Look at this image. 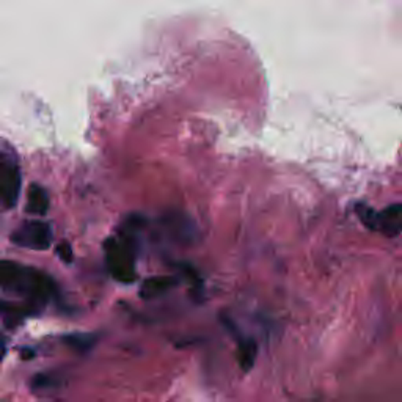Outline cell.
I'll list each match as a JSON object with an SVG mask.
<instances>
[{
	"mask_svg": "<svg viewBox=\"0 0 402 402\" xmlns=\"http://www.w3.org/2000/svg\"><path fill=\"white\" fill-rule=\"evenodd\" d=\"M0 288L26 296L38 303L49 300L55 292L54 280L49 275L15 261H0Z\"/></svg>",
	"mask_w": 402,
	"mask_h": 402,
	"instance_id": "1",
	"label": "cell"
},
{
	"mask_svg": "<svg viewBox=\"0 0 402 402\" xmlns=\"http://www.w3.org/2000/svg\"><path fill=\"white\" fill-rule=\"evenodd\" d=\"M106 262L108 272L122 283H132L135 280V242L129 234L122 238H108L104 244Z\"/></svg>",
	"mask_w": 402,
	"mask_h": 402,
	"instance_id": "2",
	"label": "cell"
},
{
	"mask_svg": "<svg viewBox=\"0 0 402 402\" xmlns=\"http://www.w3.org/2000/svg\"><path fill=\"white\" fill-rule=\"evenodd\" d=\"M11 240L24 249L48 250L52 244V228L46 222L28 220L11 234Z\"/></svg>",
	"mask_w": 402,
	"mask_h": 402,
	"instance_id": "3",
	"label": "cell"
},
{
	"mask_svg": "<svg viewBox=\"0 0 402 402\" xmlns=\"http://www.w3.org/2000/svg\"><path fill=\"white\" fill-rule=\"evenodd\" d=\"M21 193V171L10 157L0 154V198L8 208L18 203Z\"/></svg>",
	"mask_w": 402,
	"mask_h": 402,
	"instance_id": "4",
	"label": "cell"
},
{
	"mask_svg": "<svg viewBox=\"0 0 402 402\" xmlns=\"http://www.w3.org/2000/svg\"><path fill=\"white\" fill-rule=\"evenodd\" d=\"M374 231L387 238H396L402 233V204L394 203L376 212Z\"/></svg>",
	"mask_w": 402,
	"mask_h": 402,
	"instance_id": "5",
	"label": "cell"
},
{
	"mask_svg": "<svg viewBox=\"0 0 402 402\" xmlns=\"http://www.w3.org/2000/svg\"><path fill=\"white\" fill-rule=\"evenodd\" d=\"M49 193L39 184H30L27 192L26 211L32 216H44L49 211Z\"/></svg>",
	"mask_w": 402,
	"mask_h": 402,
	"instance_id": "6",
	"label": "cell"
},
{
	"mask_svg": "<svg viewBox=\"0 0 402 402\" xmlns=\"http://www.w3.org/2000/svg\"><path fill=\"white\" fill-rule=\"evenodd\" d=\"M176 285V280L171 277H151L143 281L140 296L143 298H154L165 294L170 288Z\"/></svg>",
	"mask_w": 402,
	"mask_h": 402,
	"instance_id": "7",
	"label": "cell"
},
{
	"mask_svg": "<svg viewBox=\"0 0 402 402\" xmlns=\"http://www.w3.org/2000/svg\"><path fill=\"white\" fill-rule=\"evenodd\" d=\"M258 354V346L251 338H240L239 347H238V357L239 365L244 371H250L255 365V358Z\"/></svg>",
	"mask_w": 402,
	"mask_h": 402,
	"instance_id": "8",
	"label": "cell"
},
{
	"mask_svg": "<svg viewBox=\"0 0 402 402\" xmlns=\"http://www.w3.org/2000/svg\"><path fill=\"white\" fill-rule=\"evenodd\" d=\"M63 341H65L68 347L76 350V352H87V350L95 346L96 336L90 335V333H73V335L63 338Z\"/></svg>",
	"mask_w": 402,
	"mask_h": 402,
	"instance_id": "9",
	"label": "cell"
},
{
	"mask_svg": "<svg viewBox=\"0 0 402 402\" xmlns=\"http://www.w3.org/2000/svg\"><path fill=\"white\" fill-rule=\"evenodd\" d=\"M376 212L377 211H374L372 208H370V206H366L363 203L357 204V216H358V219L361 220V223H363V225H366L370 229H374Z\"/></svg>",
	"mask_w": 402,
	"mask_h": 402,
	"instance_id": "10",
	"label": "cell"
},
{
	"mask_svg": "<svg viewBox=\"0 0 402 402\" xmlns=\"http://www.w3.org/2000/svg\"><path fill=\"white\" fill-rule=\"evenodd\" d=\"M57 385L55 379L50 374H38L33 377L32 381V387L35 390H49Z\"/></svg>",
	"mask_w": 402,
	"mask_h": 402,
	"instance_id": "11",
	"label": "cell"
},
{
	"mask_svg": "<svg viewBox=\"0 0 402 402\" xmlns=\"http://www.w3.org/2000/svg\"><path fill=\"white\" fill-rule=\"evenodd\" d=\"M57 255H59V258L63 262H66V264L73 262V258H74L73 249H71V245L68 242L59 244V247H57Z\"/></svg>",
	"mask_w": 402,
	"mask_h": 402,
	"instance_id": "12",
	"label": "cell"
},
{
	"mask_svg": "<svg viewBox=\"0 0 402 402\" xmlns=\"http://www.w3.org/2000/svg\"><path fill=\"white\" fill-rule=\"evenodd\" d=\"M10 309V307L7 305V303H5L2 298H0V314H3V313H7Z\"/></svg>",
	"mask_w": 402,
	"mask_h": 402,
	"instance_id": "13",
	"label": "cell"
},
{
	"mask_svg": "<svg viewBox=\"0 0 402 402\" xmlns=\"http://www.w3.org/2000/svg\"><path fill=\"white\" fill-rule=\"evenodd\" d=\"M3 355H5V343L2 338H0V360L3 358Z\"/></svg>",
	"mask_w": 402,
	"mask_h": 402,
	"instance_id": "14",
	"label": "cell"
}]
</instances>
